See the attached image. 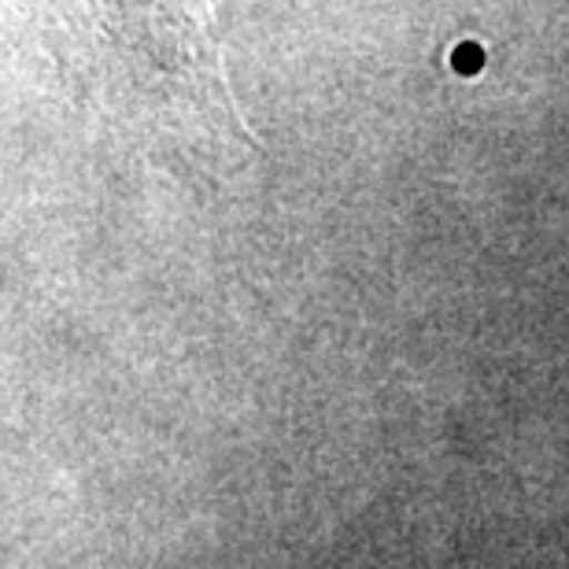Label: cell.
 Instances as JSON below:
<instances>
[{"instance_id":"cell-1","label":"cell","mask_w":569,"mask_h":569,"mask_svg":"<svg viewBox=\"0 0 569 569\" xmlns=\"http://www.w3.org/2000/svg\"><path fill=\"white\" fill-rule=\"evenodd\" d=\"M455 67L459 71H477L481 67V49L477 44H462V52H455Z\"/></svg>"}]
</instances>
